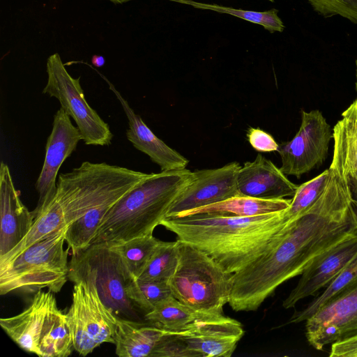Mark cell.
<instances>
[{"label": "cell", "instance_id": "1", "mask_svg": "<svg viewBox=\"0 0 357 357\" xmlns=\"http://www.w3.org/2000/svg\"><path fill=\"white\" fill-rule=\"evenodd\" d=\"M284 211L252 217L166 216L160 225L234 274L280 242L288 225Z\"/></svg>", "mask_w": 357, "mask_h": 357}, {"label": "cell", "instance_id": "2", "mask_svg": "<svg viewBox=\"0 0 357 357\" xmlns=\"http://www.w3.org/2000/svg\"><path fill=\"white\" fill-rule=\"evenodd\" d=\"M191 174L186 168L151 173L113 205L91 244L110 245L153 234Z\"/></svg>", "mask_w": 357, "mask_h": 357}, {"label": "cell", "instance_id": "3", "mask_svg": "<svg viewBox=\"0 0 357 357\" xmlns=\"http://www.w3.org/2000/svg\"><path fill=\"white\" fill-rule=\"evenodd\" d=\"M176 242L178 263L169 281L172 296L199 312L222 314L232 274L204 252L179 239Z\"/></svg>", "mask_w": 357, "mask_h": 357}, {"label": "cell", "instance_id": "4", "mask_svg": "<svg viewBox=\"0 0 357 357\" xmlns=\"http://www.w3.org/2000/svg\"><path fill=\"white\" fill-rule=\"evenodd\" d=\"M65 227L34 243L11 261L0 266V294L33 293L46 288L60 291L68 279V247Z\"/></svg>", "mask_w": 357, "mask_h": 357}, {"label": "cell", "instance_id": "5", "mask_svg": "<svg viewBox=\"0 0 357 357\" xmlns=\"http://www.w3.org/2000/svg\"><path fill=\"white\" fill-rule=\"evenodd\" d=\"M243 335L239 321L223 314L208 316L181 331H166L151 357H229Z\"/></svg>", "mask_w": 357, "mask_h": 357}, {"label": "cell", "instance_id": "6", "mask_svg": "<svg viewBox=\"0 0 357 357\" xmlns=\"http://www.w3.org/2000/svg\"><path fill=\"white\" fill-rule=\"evenodd\" d=\"M92 279L104 303L114 314L135 317L134 305L126 287L133 278L120 256L105 243L91 244L73 255L69 263L68 279L74 283Z\"/></svg>", "mask_w": 357, "mask_h": 357}, {"label": "cell", "instance_id": "7", "mask_svg": "<svg viewBox=\"0 0 357 357\" xmlns=\"http://www.w3.org/2000/svg\"><path fill=\"white\" fill-rule=\"evenodd\" d=\"M66 314L79 354L85 356L102 343H115L117 317L102 301L92 279L75 282L73 302Z\"/></svg>", "mask_w": 357, "mask_h": 357}, {"label": "cell", "instance_id": "8", "mask_svg": "<svg viewBox=\"0 0 357 357\" xmlns=\"http://www.w3.org/2000/svg\"><path fill=\"white\" fill-rule=\"evenodd\" d=\"M47 73L43 93L59 101L61 107L75 121L84 144L109 145L113 134L109 125L86 102L79 77L73 78L68 73L58 53L49 56Z\"/></svg>", "mask_w": 357, "mask_h": 357}, {"label": "cell", "instance_id": "9", "mask_svg": "<svg viewBox=\"0 0 357 357\" xmlns=\"http://www.w3.org/2000/svg\"><path fill=\"white\" fill-rule=\"evenodd\" d=\"M333 130L318 109L302 110L301 124L294 138L279 145L281 171L299 178L321 165L327 156Z\"/></svg>", "mask_w": 357, "mask_h": 357}, {"label": "cell", "instance_id": "10", "mask_svg": "<svg viewBox=\"0 0 357 357\" xmlns=\"http://www.w3.org/2000/svg\"><path fill=\"white\" fill-rule=\"evenodd\" d=\"M357 334V280L305 321V336L317 350Z\"/></svg>", "mask_w": 357, "mask_h": 357}, {"label": "cell", "instance_id": "11", "mask_svg": "<svg viewBox=\"0 0 357 357\" xmlns=\"http://www.w3.org/2000/svg\"><path fill=\"white\" fill-rule=\"evenodd\" d=\"M241 167L238 162H232L219 168L192 172L189 181L170 206L166 216L177 215L238 195L237 175Z\"/></svg>", "mask_w": 357, "mask_h": 357}, {"label": "cell", "instance_id": "12", "mask_svg": "<svg viewBox=\"0 0 357 357\" xmlns=\"http://www.w3.org/2000/svg\"><path fill=\"white\" fill-rule=\"evenodd\" d=\"M82 139L80 132L70 117L61 107L54 114L52 129L47 140L43 165L35 184L38 194L35 217L54 198L56 192V176L65 161L76 149Z\"/></svg>", "mask_w": 357, "mask_h": 357}, {"label": "cell", "instance_id": "13", "mask_svg": "<svg viewBox=\"0 0 357 357\" xmlns=\"http://www.w3.org/2000/svg\"><path fill=\"white\" fill-rule=\"evenodd\" d=\"M357 255V234L333 246L312 262L302 273L282 307H294L301 300L324 289Z\"/></svg>", "mask_w": 357, "mask_h": 357}, {"label": "cell", "instance_id": "14", "mask_svg": "<svg viewBox=\"0 0 357 357\" xmlns=\"http://www.w3.org/2000/svg\"><path fill=\"white\" fill-rule=\"evenodd\" d=\"M58 309L53 292L40 290L24 310L15 316L1 318L0 325L21 349L36 354L41 336Z\"/></svg>", "mask_w": 357, "mask_h": 357}, {"label": "cell", "instance_id": "15", "mask_svg": "<svg viewBox=\"0 0 357 357\" xmlns=\"http://www.w3.org/2000/svg\"><path fill=\"white\" fill-rule=\"evenodd\" d=\"M0 257L13 250L31 230L34 217L24 205L8 166L0 165Z\"/></svg>", "mask_w": 357, "mask_h": 357}, {"label": "cell", "instance_id": "16", "mask_svg": "<svg viewBox=\"0 0 357 357\" xmlns=\"http://www.w3.org/2000/svg\"><path fill=\"white\" fill-rule=\"evenodd\" d=\"M298 186L272 161L259 153L254 161L245 162L238 172L240 195L262 199H284L293 197Z\"/></svg>", "mask_w": 357, "mask_h": 357}, {"label": "cell", "instance_id": "17", "mask_svg": "<svg viewBox=\"0 0 357 357\" xmlns=\"http://www.w3.org/2000/svg\"><path fill=\"white\" fill-rule=\"evenodd\" d=\"M100 75L119 100L127 116L128 129L126 131V137L133 146L146 154L153 162L160 166L161 171L186 168L189 160L158 138L144 122L141 116L133 111L128 102L114 86L106 77Z\"/></svg>", "mask_w": 357, "mask_h": 357}, {"label": "cell", "instance_id": "18", "mask_svg": "<svg viewBox=\"0 0 357 357\" xmlns=\"http://www.w3.org/2000/svg\"><path fill=\"white\" fill-rule=\"evenodd\" d=\"M166 331L117 317L116 354L121 357H150Z\"/></svg>", "mask_w": 357, "mask_h": 357}, {"label": "cell", "instance_id": "19", "mask_svg": "<svg viewBox=\"0 0 357 357\" xmlns=\"http://www.w3.org/2000/svg\"><path fill=\"white\" fill-rule=\"evenodd\" d=\"M291 199H262L237 195L225 200L190 210L177 215L208 214L231 217H252L285 211Z\"/></svg>", "mask_w": 357, "mask_h": 357}, {"label": "cell", "instance_id": "20", "mask_svg": "<svg viewBox=\"0 0 357 357\" xmlns=\"http://www.w3.org/2000/svg\"><path fill=\"white\" fill-rule=\"evenodd\" d=\"M208 316L212 315L199 312L172 296L146 313L144 318L151 324L161 329L178 332L196 320Z\"/></svg>", "mask_w": 357, "mask_h": 357}, {"label": "cell", "instance_id": "21", "mask_svg": "<svg viewBox=\"0 0 357 357\" xmlns=\"http://www.w3.org/2000/svg\"><path fill=\"white\" fill-rule=\"evenodd\" d=\"M73 339L66 314L58 309L45 329L36 355L41 357H66L71 354Z\"/></svg>", "mask_w": 357, "mask_h": 357}, {"label": "cell", "instance_id": "22", "mask_svg": "<svg viewBox=\"0 0 357 357\" xmlns=\"http://www.w3.org/2000/svg\"><path fill=\"white\" fill-rule=\"evenodd\" d=\"M160 242L153 234H147L108 245L120 256L131 276L138 278Z\"/></svg>", "mask_w": 357, "mask_h": 357}, {"label": "cell", "instance_id": "23", "mask_svg": "<svg viewBox=\"0 0 357 357\" xmlns=\"http://www.w3.org/2000/svg\"><path fill=\"white\" fill-rule=\"evenodd\" d=\"M357 280V255L346 265L340 273L324 289V291L311 301L303 309L296 311L288 323L305 321L325 303L335 296L347 286Z\"/></svg>", "mask_w": 357, "mask_h": 357}, {"label": "cell", "instance_id": "24", "mask_svg": "<svg viewBox=\"0 0 357 357\" xmlns=\"http://www.w3.org/2000/svg\"><path fill=\"white\" fill-rule=\"evenodd\" d=\"M126 291L133 305L146 313L172 296L169 283L139 278L131 279L126 285Z\"/></svg>", "mask_w": 357, "mask_h": 357}, {"label": "cell", "instance_id": "25", "mask_svg": "<svg viewBox=\"0 0 357 357\" xmlns=\"http://www.w3.org/2000/svg\"><path fill=\"white\" fill-rule=\"evenodd\" d=\"M178 263L177 242L160 241L145 269L138 278L169 283Z\"/></svg>", "mask_w": 357, "mask_h": 357}, {"label": "cell", "instance_id": "26", "mask_svg": "<svg viewBox=\"0 0 357 357\" xmlns=\"http://www.w3.org/2000/svg\"><path fill=\"white\" fill-rule=\"evenodd\" d=\"M188 4L197 8L214 10L239 17L252 23L263 26L271 32H282L284 26L278 15V10L273 9L264 12H257L225 7L217 4L204 3L192 0H170Z\"/></svg>", "mask_w": 357, "mask_h": 357}, {"label": "cell", "instance_id": "27", "mask_svg": "<svg viewBox=\"0 0 357 357\" xmlns=\"http://www.w3.org/2000/svg\"><path fill=\"white\" fill-rule=\"evenodd\" d=\"M328 172L327 169L312 179L298 186L289 206L284 211L288 225L298 218L316 201L325 187Z\"/></svg>", "mask_w": 357, "mask_h": 357}, {"label": "cell", "instance_id": "28", "mask_svg": "<svg viewBox=\"0 0 357 357\" xmlns=\"http://www.w3.org/2000/svg\"><path fill=\"white\" fill-rule=\"evenodd\" d=\"M324 17L340 16L357 24V0H307Z\"/></svg>", "mask_w": 357, "mask_h": 357}, {"label": "cell", "instance_id": "29", "mask_svg": "<svg viewBox=\"0 0 357 357\" xmlns=\"http://www.w3.org/2000/svg\"><path fill=\"white\" fill-rule=\"evenodd\" d=\"M247 137L251 146L258 151L271 152L278 150L279 144L273 137L260 128H250Z\"/></svg>", "mask_w": 357, "mask_h": 357}, {"label": "cell", "instance_id": "30", "mask_svg": "<svg viewBox=\"0 0 357 357\" xmlns=\"http://www.w3.org/2000/svg\"><path fill=\"white\" fill-rule=\"evenodd\" d=\"M330 357H357V334L331 344Z\"/></svg>", "mask_w": 357, "mask_h": 357}, {"label": "cell", "instance_id": "31", "mask_svg": "<svg viewBox=\"0 0 357 357\" xmlns=\"http://www.w3.org/2000/svg\"><path fill=\"white\" fill-rule=\"evenodd\" d=\"M347 181L351 192L352 198L357 202V180Z\"/></svg>", "mask_w": 357, "mask_h": 357}, {"label": "cell", "instance_id": "32", "mask_svg": "<svg viewBox=\"0 0 357 357\" xmlns=\"http://www.w3.org/2000/svg\"><path fill=\"white\" fill-rule=\"evenodd\" d=\"M105 59L102 56L93 55L91 59V63L96 67H102L105 64Z\"/></svg>", "mask_w": 357, "mask_h": 357}, {"label": "cell", "instance_id": "33", "mask_svg": "<svg viewBox=\"0 0 357 357\" xmlns=\"http://www.w3.org/2000/svg\"><path fill=\"white\" fill-rule=\"evenodd\" d=\"M351 105L352 106V107L354 110L356 120H357V98L351 104Z\"/></svg>", "mask_w": 357, "mask_h": 357}, {"label": "cell", "instance_id": "34", "mask_svg": "<svg viewBox=\"0 0 357 357\" xmlns=\"http://www.w3.org/2000/svg\"><path fill=\"white\" fill-rule=\"evenodd\" d=\"M108 1H110L114 3H125V2H127V1H129L131 0H108Z\"/></svg>", "mask_w": 357, "mask_h": 357}, {"label": "cell", "instance_id": "35", "mask_svg": "<svg viewBox=\"0 0 357 357\" xmlns=\"http://www.w3.org/2000/svg\"><path fill=\"white\" fill-rule=\"evenodd\" d=\"M355 87H356V90L357 91V59L356 60V82H355Z\"/></svg>", "mask_w": 357, "mask_h": 357}, {"label": "cell", "instance_id": "36", "mask_svg": "<svg viewBox=\"0 0 357 357\" xmlns=\"http://www.w3.org/2000/svg\"><path fill=\"white\" fill-rule=\"evenodd\" d=\"M268 1H273L274 0H268Z\"/></svg>", "mask_w": 357, "mask_h": 357}]
</instances>
